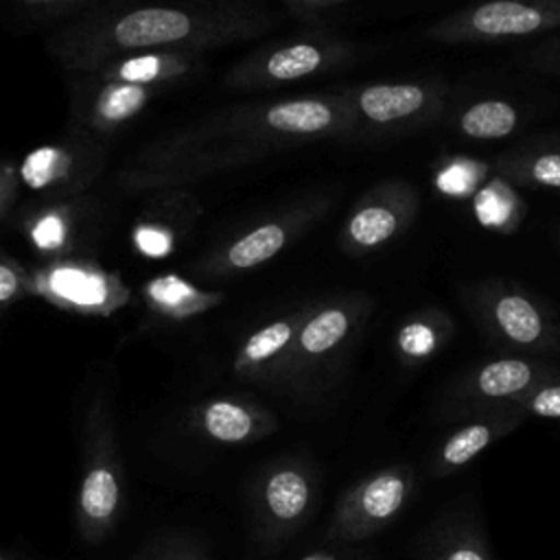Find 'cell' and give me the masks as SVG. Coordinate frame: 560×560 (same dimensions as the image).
Masks as SVG:
<instances>
[{
    "mask_svg": "<svg viewBox=\"0 0 560 560\" xmlns=\"http://www.w3.org/2000/svg\"><path fill=\"white\" fill-rule=\"evenodd\" d=\"M523 63L534 72L560 77V31L545 35L534 46H529L523 55Z\"/></svg>",
    "mask_w": 560,
    "mask_h": 560,
    "instance_id": "30",
    "label": "cell"
},
{
    "mask_svg": "<svg viewBox=\"0 0 560 560\" xmlns=\"http://www.w3.org/2000/svg\"><path fill=\"white\" fill-rule=\"evenodd\" d=\"M273 24L276 15L254 0L144 4L77 24L59 35L52 50L66 66L90 72L107 59L142 50L203 52L249 42Z\"/></svg>",
    "mask_w": 560,
    "mask_h": 560,
    "instance_id": "1",
    "label": "cell"
},
{
    "mask_svg": "<svg viewBox=\"0 0 560 560\" xmlns=\"http://www.w3.org/2000/svg\"><path fill=\"white\" fill-rule=\"evenodd\" d=\"M424 560H494V556L477 527L451 525L435 534Z\"/></svg>",
    "mask_w": 560,
    "mask_h": 560,
    "instance_id": "25",
    "label": "cell"
},
{
    "mask_svg": "<svg viewBox=\"0 0 560 560\" xmlns=\"http://www.w3.org/2000/svg\"><path fill=\"white\" fill-rule=\"evenodd\" d=\"M453 317L438 308L424 306L409 313L394 332V354L405 368H418L431 361L453 337Z\"/></svg>",
    "mask_w": 560,
    "mask_h": 560,
    "instance_id": "20",
    "label": "cell"
},
{
    "mask_svg": "<svg viewBox=\"0 0 560 560\" xmlns=\"http://www.w3.org/2000/svg\"><path fill=\"white\" fill-rule=\"evenodd\" d=\"M63 221L59 217H46L42 219L33 230V241L42 247H55L63 236Z\"/></svg>",
    "mask_w": 560,
    "mask_h": 560,
    "instance_id": "32",
    "label": "cell"
},
{
    "mask_svg": "<svg viewBox=\"0 0 560 560\" xmlns=\"http://www.w3.org/2000/svg\"><path fill=\"white\" fill-rule=\"evenodd\" d=\"M352 59L354 46L346 37L326 28H308L254 48L228 70L223 83L232 92H262L324 77Z\"/></svg>",
    "mask_w": 560,
    "mask_h": 560,
    "instance_id": "6",
    "label": "cell"
},
{
    "mask_svg": "<svg viewBox=\"0 0 560 560\" xmlns=\"http://www.w3.org/2000/svg\"><path fill=\"white\" fill-rule=\"evenodd\" d=\"M190 427L214 444L241 446L269 438L278 429V416L249 396H212L188 413Z\"/></svg>",
    "mask_w": 560,
    "mask_h": 560,
    "instance_id": "16",
    "label": "cell"
},
{
    "mask_svg": "<svg viewBox=\"0 0 560 560\" xmlns=\"http://www.w3.org/2000/svg\"><path fill=\"white\" fill-rule=\"evenodd\" d=\"M28 4H55V2H70V0H24Z\"/></svg>",
    "mask_w": 560,
    "mask_h": 560,
    "instance_id": "36",
    "label": "cell"
},
{
    "mask_svg": "<svg viewBox=\"0 0 560 560\" xmlns=\"http://www.w3.org/2000/svg\"><path fill=\"white\" fill-rule=\"evenodd\" d=\"M122 497L125 483L114 427L105 405L96 400L85 422L83 466L74 501L77 527L85 542L96 545L114 532Z\"/></svg>",
    "mask_w": 560,
    "mask_h": 560,
    "instance_id": "7",
    "label": "cell"
},
{
    "mask_svg": "<svg viewBox=\"0 0 560 560\" xmlns=\"http://www.w3.org/2000/svg\"><path fill=\"white\" fill-rule=\"evenodd\" d=\"M521 122V107L499 96L470 101L457 107L451 116V127L455 129V133L468 140H501L514 133Z\"/></svg>",
    "mask_w": 560,
    "mask_h": 560,
    "instance_id": "22",
    "label": "cell"
},
{
    "mask_svg": "<svg viewBox=\"0 0 560 560\" xmlns=\"http://www.w3.org/2000/svg\"><path fill=\"white\" fill-rule=\"evenodd\" d=\"M560 31V0H477L433 22L435 44H497Z\"/></svg>",
    "mask_w": 560,
    "mask_h": 560,
    "instance_id": "10",
    "label": "cell"
},
{
    "mask_svg": "<svg viewBox=\"0 0 560 560\" xmlns=\"http://www.w3.org/2000/svg\"><path fill=\"white\" fill-rule=\"evenodd\" d=\"M335 545L332 549H317L300 560H368L363 553H357L352 545H341V542H330Z\"/></svg>",
    "mask_w": 560,
    "mask_h": 560,
    "instance_id": "34",
    "label": "cell"
},
{
    "mask_svg": "<svg viewBox=\"0 0 560 560\" xmlns=\"http://www.w3.org/2000/svg\"><path fill=\"white\" fill-rule=\"evenodd\" d=\"M512 407L523 411L527 418L560 420V376L545 381L523 394Z\"/></svg>",
    "mask_w": 560,
    "mask_h": 560,
    "instance_id": "28",
    "label": "cell"
},
{
    "mask_svg": "<svg viewBox=\"0 0 560 560\" xmlns=\"http://www.w3.org/2000/svg\"><path fill=\"white\" fill-rule=\"evenodd\" d=\"M418 208L420 197L411 182L400 177L381 179L354 201L339 230L337 245L352 258L381 252L413 225Z\"/></svg>",
    "mask_w": 560,
    "mask_h": 560,
    "instance_id": "13",
    "label": "cell"
},
{
    "mask_svg": "<svg viewBox=\"0 0 560 560\" xmlns=\"http://www.w3.org/2000/svg\"><path fill=\"white\" fill-rule=\"evenodd\" d=\"M560 368L542 357L505 354L472 365L453 385V398L475 411L512 407L536 385L558 378Z\"/></svg>",
    "mask_w": 560,
    "mask_h": 560,
    "instance_id": "14",
    "label": "cell"
},
{
    "mask_svg": "<svg viewBox=\"0 0 560 560\" xmlns=\"http://www.w3.org/2000/svg\"><path fill=\"white\" fill-rule=\"evenodd\" d=\"M201 52L188 50H142L122 57L107 59L92 68L90 72L98 81H118V83H133V85H149L155 88L173 81H182L197 72L201 66Z\"/></svg>",
    "mask_w": 560,
    "mask_h": 560,
    "instance_id": "18",
    "label": "cell"
},
{
    "mask_svg": "<svg viewBox=\"0 0 560 560\" xmlns=\"http://www.w3.org/2000/svg\"><path fill=\"white\" fill-rule=\"evenodd\" d=\"M494 171L512 186L560 190V136H538L505 149Z\"/></svg>",
    "mask_w": 560,
    "mask_h": 560,
    "instance_id": "19",
    "label": "cell"
},
{
    "mask_svg": "<svg viewBox=\"0 0 560 560\" xmlns=\"http://www.w3.org/2000/svg\"><path fill=\"white\" fill-rule=\"evenodd\" d=\"M317 501V470L304 457L267 462L249 486V505L260 545L276 547L293 538L311 521Z\"/></svg>",
    "mask_w": 560,
    "mask_h": 560,
    "instance_id": "8",
    "label": "cell"
},
{
    "mask_svg": "<svg viewBox=\"0 0 560 560\" xmlns=\"http://www.w3.org/2000/svg\"><path fill=\"white\" fill-rule=\"evenodd\" d=\"M343 0H282L284 9L300 22H317L328 9L341 4Z\"/></svg>",
    "mask_w": 560,
    "mask_h": 560,
    "instance_id": "31",
    "label": "cell"
},
{
    "mask_svg": "<svg viewBox=\"0 0 560 560\" xmlns=\"http://www.w3.org/2000/svg\"><path fill=\"white\" fill-rule=\"evenodd\" d=\"M330 203L332 201L326 195H311L280 208L278 212L265 217L245 232L223 241L212 252H208L197 262L199 273L210 278H225L273 260L289 245L311 232L330 210Z\"/></svg>",
    "mask_w": 560,
    "mask_h": 560,
    "instance_id": "9",
    "label": "cell"
},
{
    "mask_svg": "<svg viewBox=\"0 0 560 560\" xmlns=\"http://www.w3.org/2000/svg\"><path fill=\"white\" fill-rule=\"evenodd\" d=\"M308 302L252 330L234 352L232 372L241 381L260 385H282L293 350L295 335L306 315Z\"/></svg>",
    "mask_w": 560,
    "mask_h": 560,
    "instance_id": "15",
    "label": "cell"
},
{
    "mask_svg": "<svg viewBox=\"0 0 560 560\" xmlns=\"http://www.w3.org/2000/svg\"><path fill=\"white\" fill-rule=\"evenodd\" d=\"M20 188V171L11 164H0V217L13 203Z\"/></svg>",
    "mask_w": 560,
    "mask_h": 560,
    "instance_id": "33",
    "label": "cell"
},
{
    "mask_svg": "<svg viewBox=\"0 0 560 560\" xmlns=\"http://www.w3.org/2000/svg\"><path fill=\"white\" fill-rule=\"evenodd\" d=\"M558 247H560V228H558Z\"/></svg>",
    "mask_w": 560,
    "mask_h": 560,
    "instance_id": "38",
    "label": "cell"
},
{
    "mask_svg": "<svg viewBox=\"0 0 560 560\" xmlns=\"http://www.w3.org/2000/svg\"><path fill=\"white\" fill-rule=\"evenodd\" d=\"M341 94L350 114L346 142H383L435 125L448 88L440 79H409L350 85Z\"/></svg>",
    "mask_w": 560,
    "mask_h": 560,
    "instance_id": "5",
    "label": "cell"
},
{
    "mask_svg": "<svg viewBox=\"0 0 560 560\" xmlns=\"http://www.w3.org/2000/svg\"><path fill=\"white\" fill-rule=\"evenodd\" d=\"M523 420H527V416L516 407H497L481 411L477 418L459 424L442 440L431 459V475H455L475 457H479L492 442L512 433Z\"/></svg>",
    "mask_w": 560,
    "mask_h": 560,
    "instance_id": "17",
    "label": "cell"
},
{
    "mask_svg": "<svg viewBox=\"0 0 560 560\" xmlns=\"http://www.w3.org/2000/svg\"><path fill=\"white\" fill-rule=\"evenodd\" d=\"M31 295L77 315L109 317L129 302L131 289L94 260L55 258L31 271Z\"/></svg>",
    "mask_w": 560,
    "mask_h": 560,
    "instance_id": "12",
    "label": "cell"
},
{
    "mask_svg": "<svg viewBox=\"0 0 560 560\" xmlns=\"http://www.w3.org/2000/svg\"><path fill=\"white\" fill-rule=\"evenodd\" d=\"M343 2H346V0H343Z\"/></svg>",
    "mask_w": 560,
    "mask_h": 560,
    "instance_id": "39",
    "label": "cell"
},
{
    "mask_svg": "<svg viewBox=\"0 0 560 560\" xmlns=\"http://www.w3.org/2000/svg\"><path fill=\"white\" fill-rule=\"evenodd\" d=\"M142 295L153 313L173 322H184V319L203 315L217 308L225 300L221 291L201 289L177 273H164V276L151 278L142 287Z\"/></svg>",
    "mask_w": 560,
    "mask_h": 560,
    "instance_id": "21",
    "label": "cell"
},
{
    "mask_svg": "<svg viewBox=\"0 0 560 560\" xmlns=\"http://www.w3.org/2000/svg\"><path fill=\"white\" fill-rule=\"evenodd\" d=\"M475 214L477 219L499 232H512L521 223L523 203L516 195V186L497 177L488 186L475 192Z\"/></svg>",
    "mask_w": 560,
    "mask_h": 560,
    "instance_id": "24",
    "label": "cell"
},
{
    "mask_svg": "<svg viewBox=\"0 0 560 560\" xmlns=\"http://www.w3.org/2000/svg\"><path fill=\"white\" fill-rule=\"evenodd\" d=\"M0 560H9V558H7V556L0 551Z\"/></svg>",
    "mask_w": 560,
    "mask_h": 560,
    "instance_id": "37",
    "label": "cell"
},
{
    "mask_svg": "<svg viewBox=\"0 0 560 560\" xmlns=\"http://www.w3.org/2000/svg\"><path fill=\"white\" fill-rule=\"evenodd\" d=\"M155 92L158 90L149 85L101 81V88L88 107L85 120L94 131H114L136 118L155 96Z\"/></svg>",
    "mask_w": 560,
    "mask_h": 560,
    "instance_id": "23",
    "label": "cell"
},
{
    "mask_svg": "<svg viewBox=\"0 0 560 560\" xmlns=\"http://www.w3.org/2000/svg\"><path fill=\"white\" fill-rule=\"evenodd\" d=\"M416 472L407 464L372 470L352 483L335 503L326 540L359 545L392 525L413 494Z\"/></svg>",
    "mask_w": 560,
    "mask_h": 560,
    "instance_id": "11",
    "label": "cell"
},
{
    "mask_svg": "<svg viewBox=\"0 0 560 560\" xmlns=\"http://www.w3.org/2000/svg\"><path fill=\"white\" fill-rule=\"evenodd\" d=\"M350 114L341 92L302 94L232 107L197 131L214 142L245 147L260 158L319 140H346Z\"/></svg>",
    "mask_w": 560,
    "mask_h": 560,
    "instance_id": "2",
    "label": "cell"
},
{
    "mask_svg": "<svg viewBox=\"0 0 560 560\" xmlns=\"http://www.w3.org/2000/svg\"><path fill=\"white\" fill-rule=\"evenodd\" d=\"M464 306L479 330L512 354H560V315L538 293L505 278H486L462 289Z\"/></svg>",
    "mask_w": 560,
    "mask_h": 560,
    "instance_id": "4",
    "label": "cell"
},
{
    "mask_svg": "<svg viewBox=\"0 0 560 560\" xmlns=\"http://www.w3.org/2000/svg\"><path fill=\"white\" fill-rule=\"evenodd\" d=\"M372 311L374 300L363 291L311 300L293 341L282 387L306 394L337 374L359 343Z\"/></svg>",
    "mask_w": 560,
    "mask_h": 560,
    "instance_id": "3",
    "label": "cell"
},
{
    "mask_svg": "<svg viewBox=\"0 0 560 560\" xmlns=\"http://www.w3.org/2000/svg\"><path fill=\"white\" fill-rule=\"evenodd\" d=\"M31 295V271L0 252V306Z\"/></svg>",
    "mask_w": 560,
    "mask_h": 560,
    "instance_id": "29",
    "label": "cell"
},
{
    "mask_svg": "<svg viewBox=\"0 0 560 560\" xmlns=\"http://www.w3.org/2000/svg\"><path fill=\"white\" fill-rule=\"evenodd\" d=\"M149 560H206L199 551L195 549H188V547H177V549H166V551H160L158 556L149 558Z\"/></svg>",
    "mask_w": 560,
    "mask_h": 560,
    "instance_id": "35",
    "label": "cell"
},
{
    "mask_svg": "<svg viewBox=\"0 0 560 560\" xmlns=\"http://www.w3.org/2000/svg\"><path fill=\"white\" fill-rule=\"evenodd\" d=\"M486 173V164L472 160H448L442 168H438L435 182L444 195L464 197L479 190V182Z\"/></svg>",
    "mask_w": 560,
    "mask_h": 560,
    "instance_id": "27",
    "label": "cell"
},
{
    "mask_svg": "<svg viewBox=\"0 0 560 560\" xmlns=\"http://www.w3.org/2000/svg\"><path fill=\"white\" fill-rule=\"evenodd\" d=\"M72 173V153L61 147H42L33 151L20 171V179H26L35 188L63 182Z\"/></svg>",
    "mask_w": 560,
    "mask_h": 560,
    "instance_id": "26",
    "label": "cell"
}]
</instances>
